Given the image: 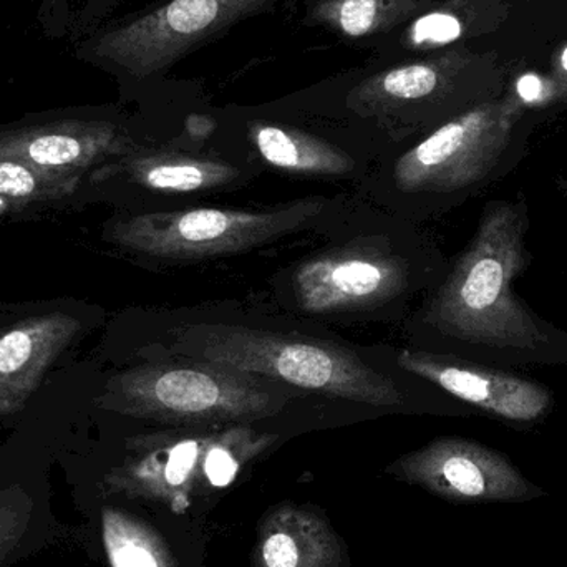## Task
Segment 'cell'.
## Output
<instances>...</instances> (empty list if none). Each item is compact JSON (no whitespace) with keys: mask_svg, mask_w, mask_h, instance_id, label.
I'll return each instance as SVG.
<instances>
[{"mask_svg":"<svg viewBox=\"0 0 567 567\" xmlns=\"http://www.w3.org/2000/svg\"><path fill=\"white\" fill-rule=\"evenodd\" d=\"M525 266V215L509 203H495L436 293L430 309L433 326L476 346L542 349L546 333L512 292L513 279Z\"/></svg>","mask_w":567,"mask_h":567,"instance_id":"cell-1","label":"cell"},{"mask_svg":"<svg viewBox=\"0 0 567 567\" xmlns=\"http://www.w3.org/2000/svg\"><path fill=\"white\" fill-rule=\"evenodd\" d=\"M278 0H163L109 20L76 40L80 62L109 73L123 92H152L186 56Z\"/></svg>","mask_w":567,"mask_h":567,"instance_id":"cell-2","label":"cell"},{"mask_svg":"<svg viewBox=\"0 0 567 567\" xmlns=\"http://www.w3.org/2000/svg\"><path fill=\"white\" fill-rule=\"evenodd\" d=\"M176 349L195 360L310 392L370 405L402 402L393 380L355 353L306 337L239 326H188L176 332Z\"/></svg>","mask_w":567,"mask_h":567,"instance_id":"cell-3","label":"cell"},{"mask_svg":"<svg viewBox=\"0 0 567 567\" xmlns=\"http://www.w3.org/2000/svg\"><path fill=\"white\" fill-rule=\"evenodd\" d=\"M116 409L173 422H221L272 412L282 390L275 380L205 360L136 367L113 380Z\"/></svg>","mask_w":567,"mask_h":567,"instance_id":"cell-4","label":"cell"},{"mask_svg":"<svg viewBox=\"0 0 567 567\" xmlns=\"http://www.w3.org/2000/svg\"><path fill=\"white\" fill-rule=\"evenodd\" d=\"M320 199H302L272 212L198 208L150 213L116 223V245L163 259L236 255L290 235L322 213Z\"/></svg>","mask_w":567,"mask_h":567,"instance_id":"cell-5","label":"cell"},{"mask_svg":"<svg viewBox=\"0 0 567 567\" xmlns=\"http://www.w3.org/2000/svg\"><path fill=\"white\" fill-rule=\"evenodd\" d=\"M522 106L508 99L458 113L396 159V186L406 193H450L480 185L508 148Z\"/></svg>","mask_w":567,"mask_h":567,"instance_id":"cell-6","label":"cell"},{"mask_svg":"<svg viewBox=\"0 0 567 567\" xmlns=\"http://www.w3.org/2000/svg\"><path fill=\"white\" fill-rule=\"evenodd\" d=\"M455 55L373 63L360 73L336 80L340 105L359 120L389 132H415L436 118L455 93Z\"/></svg>","mask_w":567,"mask_h":567,"instance_id":"cell-7","label":"cell"},{"mask_svg":"<svg viewBox=\"0 0 567 567\" xmlns=\"http://www.w3.org/2000/svg\"><path fill=\"white\" fill-rule=\"evenodd\" d=\"M133 148L128 130L110 116L62 115L0 130V158L79 182L90 166L130 155Z\"/></svg>","mask_w":567,"mask_h":567,"instance_id":"cell-8","label":"cell"},{"mask_svg":"<svg viewBox=\"0 0 567 567\" xmlns=\"http://www.w3.org/2000/svg\"><path fill=\"white\" fill-rule=\"evenodd\" d=\"M406 276L405 265L395 256L350 249L300 265L292 278V290L297 306L306 312H350L399 296L405 289Z\"/></svg>","mask_w":567,"mask_h":567,"instance_id":"cell-9","label":"cell"},{"mask_svg":"<svg viewBox=\"0 0 567 567\" xmlns=\"http://www.w3.org/2000/svg\"><path fill=\"white\" fill-rule=\"evenodd\" d=\"M396 360L406 372L499 419L533 423L551 409L548 389L512 373L420 350H403Z\"/></svg>","mask_w":567,"mask_h":567,"instance_id":"cell-10","label":"cell"},{"mask_svg":"<svg viewBox=\"0 0 567 567\" xmlns=\"http://www.w3.org/2000/svg\"><path fill=\"white\" fill-rule=\"evenodd\" d=\"M412 466L460 502H529L545 495L503 453L468 440H440L420 452Z\"/></svg>","mask_w":567,"mask_h":567,"instance_id":"cell-11","label":"cell"},{"mask_svg":"<svg viewBox=\"0 0 567 567\" xmlns=\"http://www.w3.org/2000/svg\"><path fill=\"white\" fill-rule=\"evenodd\" d=\"M79 330L75 317L53 312L30 317L0 333V419L25 405Z\"/></svg>","mask_w":567,"mask_h":567,"instance_id":"cell-12","label":"cell"},{"mask_svg":"<svg viewBox=\"0 0 567 567\" xmlns=\"http://www.w3.org/2000/svg\"><path fill=\"white\" fill-rule=\"evenodd\" d=\"M248 138L266 163L286 172L340 176L352 172L353 159L339 146L282 123L249 120Z\"/></svg>","mask_w":567,"mask_h":567,"instance_id":"cell-13","label":"cell"},{"mask_svg":"<svg viewBox=\"0 0 567 567\" xmlns=\"http://www.w3.org/2000/svg\"><path fill=\"white\" fill-rule=\"evenodd\" d=\"M429 6L430 0H313L307 19L340 39L372 47Z\"/></svg>","mask_w":567,"mask_h":567,"instance_id":"cell-14","label":"cell"},{"mask_svg":"<svg viewBox=\"0 0 567 567\" xmlns=\"http://www.w3.org/2000/svg\"><path fill=\"white\" fill-rule=\"evenodd\" d=\"M122 165L133 183L153 192H208L239 178V169L229 163L185 153H130Z\"/></svg>","mask_w":567,"mask_h":567,"instance_id":"cell-15","label":"cell"},{"mask_svg":"<svg viewBox=\"0 0 567 567\" xmlns=\"http://www.w3.org/2000/svg\"><path fill=\"white\" fill-rule=\"evenodd\" d=\"M79 179L47 175L19 159L0 158V196L12 205L53 202L79 188Z\"/></svg>","mask_w":567,"mask_h":567,"instance_id":"cell-16","label":"cell"},{"mask_svg":"<svg viewBox=\"0 0 567 567\" xmlns=\"http://www.w3.org/2000/svg\"><path fill=\"white\" fill-rule=\"evenodd\" d=\"M105 543L113 567H158L155 556L132 526L110 513L105 516Z\"/></svg>","mask_w":567,"mask_h":567,"instance_id":"cell-17","label":"cell"},{"mask_svg":"<svg viewBox=\"0 0 567 567\" xmlns=\"http://www.w3.org/2000/svg\"><path fill=\"white\" fill-rule=\"evenodd\" d=\"M199 440L186 439L166 450L165 480L169 485L178 486L188 480L202 456Z\"/></svg>","mask_w":567,"mask_h":567,"instance_id":"cell-18","label":"cell"},{"mask_svg":"<svg viewBox=\"0 0 567 567\" xmlns=\"http://www.w3.org/2000/svg\"><path fill=\"white\" fill-rule=\"evenodd\" d=\"M239 463L231 449L225 445H213L205 460V473L213 486H228L236 478Z\"/></svg>","mask_w":567,"mask_h":567,"instance_id":"cell-19","label":"cell"},{"mask_svg":"<svg viewBox=\"0 0 567 567\" xmlns=\"http://www.w3.org/2000/svg\"><path fill=\"white\" fill-rule=\"evenodd\" d=\"M122 3L123 0H85L83 6L80 7L79 13H76L75 23H73L75 37L82 39L86 33L93 32L103 23L109 22L112 13Z\"/></svg>","mask_w":567,"mask_h":567,"instance_id":"cell-20","label":"cell"},{"mask_svg":"<svg viewBox=\"0 0 567 567\" xmlns=\"http://www.w3.org/2000/svg\"><path fill=\"white\" fill-rule=\"evenodd\" d=\"M262 556H265L266 566L268 567H297V563H299L296 543L284 533L272 535L265 543Z\"/></svg>","mask_w":567,"mask_h":567,"instance_id":"cell-21","label":"cell"},{"mask_svg":"<svg viewBox=\"0 0 567 567\" xmlns=\"http://www.w3.org/2000/svg\"><path fill=\"white\" fill-rule=\"evenodd\" d=\"M553 96L567 100V43L558 50L553 60Z\"/></svg>","mask_w":567,"mask_h":567,"instance_id":"cell-22","label":"cell"},{"mask_svg":"<svg viewBox=\"0 0 567 567\" xmlns=\"http://www.w3.org/2000/svg\"><path fill=\"white\" fill-rule=\"evenodd\" d=\"M186 132L192 138L205 140L218 128V122L208 115H192L186 120Z\"/></svg>","mask_w":567,"mask_h":567,"instance_id":"cell-23","label":"cell"},{"mask_svg":"<svg viewBox=\"0 0 567 567\" xmlns=\"http://www.w3.org/2000/svg\"><path fill=\"white\" fill-rule=\"evenodd\" d=\"M10 208H13L12 203H10L9 199L2 198V196H0V215L9 212Z\"/></svg>","mask_w":567,"mask_h":567,"instance_id":"cell-24","label":"cell"}]
</instances>
